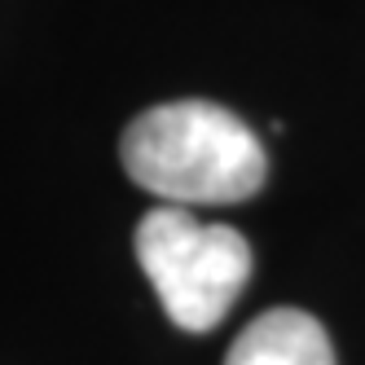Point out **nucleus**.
I'll return each mask as SVG.
<instances>
[{
    "label": "nucleus",
    "mask_w": 365,
    "mask_h": 365,
    "mask_svg": "<svg viewBox=\"0 0 365 365\" xmlns=\"http://www.w3.org/2000/svg\"><path fill=\"white\" fill-rule=\"evenodd\" d=\"M137 259L172 326L190 334L220 326L251 282V242L229 225H202L190 207H154L137 225Z\"/></svg>",
    "instance_id": "2"
},
{
    "label": "nucleus",
    "mask_w": 365,
    "mask_h": 365,
    "mask_svg": "<svg viewBox=\"0 0 365 365\" xmlns=\"http://www.w3.org/2000/svg\"><path fill=\"white\" fill-rule=\"evenodd\" d=\"M225 365H334V348L312 312L269 308L233 339Z\"/></svg>",
    "instance_id": "3"
},
{
    "label": "nucleus",
    "mask_w": 365,
    "mask_h": 365,
    "mask_svg": "<svg viewBox=\"0 0 365 365\" xmlns=\"http://www.w3.org/2000/svg\"><path fill=\"white\" fill-rule=\"evenodd\" d=\"M128 176L168 207L247 202L264 190L269 154L251 128L216 101H163L141 110L119 141Z\"/></svg>",
    "instance_id": "1"
}]
</instances>
